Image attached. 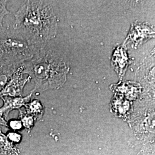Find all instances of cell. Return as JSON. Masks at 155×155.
I'll use <instances>...</instances> for the list:
<instances>
[{
  "instance_id": "5",
  "label": "cell",
  "mask_w": 155,
  "mask_h": 155,
  "mask_svg": "<svg viewBox=\"0 0 155 155\" xmlns=\"http://www.w3.org/2000/svg\"><path fill=\"white\" fill-rule=\"evenodd\" d=\"M31 94L25 97H11L5 96L2 97L4 101V106L0 109V114L1 115H5L7 116L8 113L13 109H18L21 106L23 105L30 98Z\"/></svg>"
},
{
  "instance_id": "7",
  "label": "cell",
  "mask_w": 155,
  "mask_h": 155,
  "mask_svg": "<svg viewBox=\"0 0 155 155\" xmlns=\"http://www.w3.org/2000/svg\"><path fill=\"white\" fill-rule=\"evenodd\" d=\"M18 67L0 63V91L4 88L12 74Z\"/></svg>"
},
{
  "instance_id": "6",
  "label": "cell",
  "mask_w": 155,
  "mask_h": 155,
  "mask_svg": "<svg viewBox=\"0 0 155 155\" xmlns=\"http://www.w3.org/2000/svg\"><path fill=\"white\" fill-rule=\"evenodd\" d=\"M113 61L114 66L116 67V70L120 75H121L126 70L127 65V59L126 51L122 47L118 48L113 55Z\"/></svg>"
},
{
  "instance_id": "4",
  "label": "cell",
  "mask_w": 155,
  "mask_h": 155,
  "mask_svg": "<svg viewBox=\"0 0 155 155\" xmlns=\"http://www.w3.org/2000/svg\"><path fill=\"white\" fill-rule=\"evenodd\" d=\"M24 68L20 65L12 74L4 88L0 91V98L8 96L11 97H21L25 84L31 78L24 77Z\"/></svg>"
},
{
  "instance_id": "9",
  "label": "cell",
  "mask_w": 155,
  "mask_h": 155,
  "mask_svg": "<svg viewBox=\"0 0 155 155\" xmlns=\"http://www.w3.org/2000/svg\"><path fill=\"white\" fill-rule=\"evenodd\" d=\"M11 126L13 129H18L21 127V124L18 121H13L11 122Z\"/></svg>"
},
{
  "instance_id": "8",
  "label": "cell",
  "mask_w": 155,
  "mask_h": 155,
  "mask_svg": "<svg viewBox=\"0 0 155 155\" xmlns=\"http://www.w3.org/2000/svg\"><path fill=\"white\" fill-rule=\"evenodd\" d=\"M7 1H0V31L3 29L2 22L6 15L10 13L6 8Z\"/></svg>"
},
{
  "instance_id": "1",
  "label": "cell",
  "mask_w": 155,
  "mask_h": 155,
  "mask_svg": "<svg viewBox=\"0 0 155 155\" xmlns=\"http://www.w3.org/2000/svg\"><path fill=\"white\" fill-rule=\"evenodd\" d=\"M13 29L35 52L43 48L56 33V18L47 1H27L15 15Z\"/></svg>"
},
{
  "instance_id": "3",
  "label": "cell",
  "mask_w": 155,
  "mask_h": 155,
  "mask_svg": "<svg viewBox=\"0 0 155 155\" xmlns=\"http://www.w3.org/2000/svg\"><path fill=\"white\" fill-rule=\"evenodd\" d=\"M35 53L14 29L0 31V63L19 67L32 59Z\"/></svg>"
},
{
  "instance_id": "2",
  "label": "cell",
  "mask_w": 155,
  "mask_h": 155,
  "mask_svg": "<svg viewBox=\"0 0 155 155\" xmlns=\"http://www.w3.org/2000/svg\"><path fill=\"white\" fill-rule=\"evenodd\" d=\"M24 74L32 78L34 90H45L59 87L64 80V66L59 59L43 52L23 63Z\"/></svg>"
},
{
  "instance_id": "10",
  "label": "cell",
  "mask_w": 155,
  "mask_h": 155,
  "mask_svg": "<svg viewBox=\"0 0 155 155\" xmlns=\"http://www.w3.org/2000/svg\"><path fill=\"white\" fill-rule=\"evenodd\" d=\"M140 155H150V154L148 153V154H147V155H145V152H142L141 153H140Z\"/></svg>"
}]
</instances>
